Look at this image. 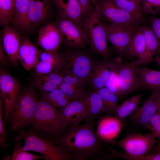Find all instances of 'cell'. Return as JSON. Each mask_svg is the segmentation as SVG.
<instances>
[{
	"label": "cell",
	"mask_w": 160,
	"mask_h": 160,
	"mask_svg": "<svg viewBox=\"0 0 160 160\" xmlns=\"http://www.w3.org/2000/svg\"><path fill=\"white\" fill-rule=\"evenodd\" d=\"M94 127V120L71 125L56 144L75 160H86L98 156L103 150Z\"/></svg>",
	"instance_id": "obj_1"
},
{
	"label": "cell",
	"mask_w": 160,
	"mask_h": 160,
	"mask_svg": "<svg viewBox=\"0 0 160 160\" xmlns=\"http://www.w3.org/2000/svg\"><path fill=\"white\" fill-rule=\"evenodd\" d=\"M70 126L58 110L41 98L29 129L56 144Z\"/></svg>",
	"instance_id": "obj_2"
},
{
	"label": "cell",
	"mask_w": 160,
	"mask_h": 160,
	"mask_svg": "<svg viewBox=\"0 0 160 160\" xmlns=\"http://www.w3.org/2000/svg\"><path fill=\"white\" fill-rule=\"evenodd\" d=\"M33 84L23 89L17 102L11 110L8 118L7 134H16L29 127L39 100Z\"/></svg>",
	"instance_id": "obj_3"
},
{
	"label": "cell",
	"mask_w": 160,
	"mask_h": 160,
	"mask_svg": "<svg viewBox=\"0 0 160 160\" xmlns=\"http://www.w3.org/2000/svg\"><path fill=\"white\" fill-rule=\"evenodd\" d=\"M82 27L90 50L100 55L107 61L111 58L112 50L109 46L106 33L103 22L94 9L89 15L84 17Z\"/></svg>",
	"instance_id": "obj_4"
},
{
	"label": "cell",
	"mask_w": 160,
	"mask_h": 160,
	"mask_svg": "<svg viewBox=\"0 0 160 160\" xmlns=\"http://www.w3.org/2000/svg\"><path fill=\"white\" fill-rule=\"evenodd\" d=\"M15 139H22L24 142V150L39 153L45 156L46 160L73 159L70 155L59 145L29 129L21 131Z\"/></svg>",
	"instance_id": "obj_5"
},
{
	"label": "cell",
	"mask_w": 160,
	"mask_h": 160,
	"mask_svg": "<svg viewBox=\"0 0 160 160\" xmlns=\"http://www.w3.org/2000/svg\"><path fill=\"white\" fill-rule=\"evenodd\" d=\"M110 69L117 75L119 84L120 96L124 97L138 90L137 87L138 66L134 61H123L111 58L108 61Z\"/></svg>",
	"instance_id": "obj_6"
},
{
	"label": "cell",
	"mask_w": 160,
	"mask_h": 160,
	"mask_svg": "<svg viewBox=\"0 0 160 160\" xmlns=\"http://www.w3.org/2000/svg\"><path fill=\"white\" fill-rule=\"evenodd\" d=\"M63 54L65 60L63 69L69 71L87 84L95 60L85 49L68 48Z\"/></svg>",
	"instance_id": "obj_7"
},
{
	"label": "cell",
	"mask_w": 160,
	"mask_h": 160,
	"mask_svg": "<svg viewBox=\"0 0 160 160\" xmlns=\"http://www.w3.org/2000/svg\"><path fill=\"white\" fill-rule=\"evenodd\" d=\"M107 40L111 44L113 51L122 60L126 58V51L134 34L141 25L113 24L103 22Z\"/></svg>",
	"instance_id": "obj_8"
},
{
	"label": "cell",
	"mask_w": 160,
	"mask_h": 160,
	"mask_svg": "<svg viewBox=\"0 0 160 160\" xmlns=\"http://www.w3.org/2000/svg\"><path fill=\"white\" fill-rule=\"evenodd\" d=\"M157 138L152 132L145 135L131 134L113 143L126 154L138 156L150 153L157 142Z\"/></svg>",
	"instance_id": "obj_9"
},
{
	"label": "cell",
	"mask_w": 160,
	"mask_h": 160,
	"mask_svg": "<svg viewBox=\"0 0 160 160\" xmlns=\"http://www.w3.org/2000/svg\"><path fill=\"white\" fill-rule=\"evenodd\" d=\"M94 9L100 20L113 24H141L128 13L116 5L113 0H98Z\"/></svg>",
	"instance_id": "obj_10"
},
{
	"label": "cell",
	"mask_w": 160,
	"mask_h": 160,
	"mask_svg": "<svg viewBox=\"0 0 160 160\" xmlns=\"http://www.w3.org/2000/svg\"><path fill=\"white\" fill-rule=\"evenodd\" d=\"M23 88L17 79L7 71L0 70L1 99L3 101L4 113L3 119L6 128L9 113L22 91Z\"/></svg>",
	"instance_id": "obj_11"
},
{
	"label": "cell",
	"mask_w": 160,
	"mask_h": 160,
	"mask_svg": "<svg viewBox=\"0 0 160 160\" xmlns=\"http://www.w3.org/2000/svg\"><path fill=\"white\" fill-rule=\"evenodd\" d=\"M55 23L68 48L85 49L87 44L82 28L71 20L60 18Z\"/></svg>",
	"instance_id": "obj_12"
},
{
	"label": "cell",
	"mask_w": 160,
	"mask_h": 160,
	"mask_svg": "<svg viewBox=\"0 0 160 160\" xmlns=\"http://www.w3.org/2000/svg\"><path fill=\"white\" fill-rule=\"evenodd\" d=\"M151 92L142 106L137 108L129 116V121L135 126L148 129L150 119L157 111V100L160 90Z\"/></svg>",
	"instance_id": "obj_13"
},
{
	"label": "cell",
	"mask_w": 160,
	"mask_h": 160,
	"mask_svg": "<svg viewBox=\"0 0 160 160\" xmlns=\"http://www.w3.org/2000/svg\"><path fill=\"white\" fill-rule=\"evenodd\" d=\"M63 54L57 52L41 51L34 68L35 76L61 71L65 66Z\"/></svg>",
	"instance_id": "obj_14"
},
{
	"label": "cell",
	"mask_w": 160,
	"mask_h": 160,
	"mask_svg": "<svg viewBox=\"0 0 160 160\" xmlns=\"http://www.w3.org/2000/svg\"><path fill=\"white\" fill-rule=\"evenodd\" d=\"M0 33L3 47L9 61L12 65L17 66L22 37L20 31L8 25L3 27Z\"/></svg>",
	"instance_id": "obj_15"
},
{
	"label": "cell",
	"mask_w": 160,
	"mask_h": 160,
	"mask_svg": "<svg viewBox=\"0 0 160 160\" xmlns=\"http://www.w3.org/2000/svg\"><path fill=\"white\" fill-rule=\"evenodd\" d=\"M62 43V35L55 23H48L39 29L37 44L44 50L57 52Z\"/></svg>",
	"instance_id": "obj_16"
},
{
	"label": "cell",
	"mask_w": 160,
	"mask_h": 160,
	"mask_svg": "<svg viewBox=\"0 0 160 160\" xmlns=\"http://www.w3.org/2000/svg\"><path fill=\"white\" fill-rule=\"evenodd\" d=\"M123 127L121 120L116 116H106L99 121L96 132L101 141L113 142Z\"/></svg>",
	"instance_id": "obj_17"
},
{
	"label": "cell",
	"mask_w": 160,
	"mask_h": 160,
	"mask_svg": "<svg viewBox=\"0 0 160 160\" xmlns=\"http://www.w3.org/2000/svg\"><path fill=\"white\" fill-rule=\"evenodd\" d=\"M41 51L27 37L22 36L18 53V60L24 68L34 69Z\"/></svg>",
	"instance_id": "obj_18"
},
{
	"label": "cell",
	"mask_w": 160,
	"mask_h": 160,
	"mask_svg": "<svg viewBox=\"0 0 160 160\" xmlns=\"http://www.w3.org/2000/svg\"><path fill=\"white\" fill-rule=\"evenodd\" d=\"M52 0L60 18L71 20L82 28L84 16L81 6L77 0Z\"/></svg>",
	"instance_id": "obj_19"
},
{
	"label": "cell",
	"mask_w": 160,
	"mask_h": 160,
	"mask_svg": "<svg viewBox=\"0 0 160 160\" xmlns=\"http://www.w3.org/2000/svg\"><path fill=\"white\" fill-rule=\"evenodd\" d=\"M51 6L50 0H30L28 16L31 28L39 26L47 20Z\"/></svg>",
	"instance_id": "obj_20"
},
{
	"label": "cell",
	"mask_w": 160,
	"mask_h": 160,
	"mask_svg": "<svg viewBox=\"0 0 160 160\" xmlns=\"http://www.w3.org/2000/svg\"><path fill=\"white\" fill-rule=\"evenodd\" d=\"M71 126L79 124L86 120L88 113L82 98L70 101L63 108L58 110Z\"/></svg>",
	"instance_id": "obj_21"
},
{
	"label": "cell",
	"mask_w": 160,
	"mask_h": 160,
	"mask_svg": "<svg viewBox=\"0 0 160 160\" xmlns=\"http://www.w3.org/2000/svg\"><path fill=\"white\" fill-rule=\"evenodd\" d=\"M137 87L138 90H160V71L138 66Z\"/></svg>",
	"instance_id": "obj_22"
},
{
	"label": "cell",
	"mask_w": 160,
	"mask_h": 160,
	"mask_svg": "<svg viewBox=\"0 0 160 160\" xmlns=\"http://www.w3.org/2000/svg\"><path fill=\"white\" fill-rule=\"evenodd\" d=\"M30 0H15V8L11 23L20 31L26 33L31 29L28 14Z\"/></svg>",
	"instance_id": "obj_23"
},
{
	"label": "cell",
	"mask_w": 160,
	"mask_h": 160,
	"mask_svg": "<svg viewBox=\"0 0 160 160\" xmlns=\"http://www.w3.org/2000/svg\"><path fill=\"white\" fill-rule=\"evenodd\" d=\"M143 25L145 41V50L142 56L134 62L137 66H147L154 61L153 56L158 50V43L151 27L145 24Z\"/></svg>",
	"instance_id": "obj_24"
},
{
	"label": "cell",
	"mask_w": 160,
	"mask_h": 160,
	"mask_svg": "<svg viewBox=\"0 0 160 160\" xmlns=\"http://www.w3.org/2000/svg\"><path fill=\"white\" fill-rule=\"evenodd\" d=\"M110 70L108 62L95 60L88 79V84L92 89L97 90L105 87L109 77Z\"/></svg>",
	"instance_id": "obj_25"
},
{
	"label": "cell",
	"mask_w": 160,
	"mask_h": 160,
	"mask_svg": "<svg viewBox=\"0 0 160 160\" xmlns=\"http://www.w3.org/2000/svg\"><path fill=\"white\" fill-rule=\"evenodd\" d=\"M63 75L62 71L35 76L33 84L41 93L51 91L58 87L63 82Z\"/></svg>",
	"instance_id": "obj_26"
},
{
	"label": "cell",
	"mask_w": 160,
	"mask_h": 160,
	"mask_svg": "<svg viewBox=\"0 0 160 160\" xmlns=\"http://www.w3.org/2000/svg\"><path fill=\"white\" fill-rule=\"evenodd\" d=\"M82 98L88 113L86 120H94L104 112L103 101L97 90L87 91Z\"/></svg>",
	"instance_id": "obj_27"
},
{
	"label": "cell",
	"mask_w": 160,
	"mask_h": 160,
	"mask_svg": "<svg viewBox=\"0 0 160 160\" xmlns=\"http://www.w3.org/2000/svg\"><path fill=\"white\" fill-rule=\"evenodd\" d=\"M145 47L143 24L138 28L133 36L126 51V58H140L144 52Z\"/></svg>",
	"instance_id": "obj_28"
},
{
	"label": "cell",
	"mask_w": 160,
	"mask_h": 160,
	"mask_svg": "<svg viewBox=\"0 0 160 160\" xmlns=\"http://www.w3.org/2000/svg\"><path fill=\"white\" fill-rule=\"evenodd\" d=\"M142 93L134 95L119 105L114 112L115 116L121 120L130 116L142 103Z\"/></svg>",
	"instance_id": "obj_29"
},
{
	"label": "cell",
	"mask_w": 160,
	"mask_h": 160,
	"mask_svg": "<svg viewBox=\"0 0 160 160\" xmlns=\"http://www.w3.org/2000/svg\"><path fill=\"white\" fill-rule=\"evenodd\" d=\"M118 6L126 11L141 24L147 21L140 2L129 0H113Z\"/></svg>",
	"instance_id": "obj_30"
},
{
	"label": "cell",
	"mask_w": 160,
	"mask_h": 160,
	"mask_svg": "<svg viewBox=\"0 0 160 160\" xmlns=\"http://www.w3.org/2000/svg\"><path fill=\"white\" fill-rule=\"evenodd\" d=\"M41 98L58 110L64 108L70 102L63 92L59 88L42 93Z\"/></svg>",
	"instance_id": "obj_31"
},
{
	"label": "cell",
	"mask_w": 160,
	"mask_h": 160,
	"mask_svg": "<svg viewBox=\"0 0 160 160\" xmlns=\"http://www.w3.org/2000/svg\"><path fill=\"white\" fill-rule=\"evenodd\" d=\"M103 104L104 112L113 113L119 105L118 97L104 87L97 90Z\"/></svg>",
	"instance_id": "obj_32"
},
{
	"label": "cell",
	"mask_w": 160,
	"mask_h": 160,
	"mask_svg": "<svg viewBox=\"0 0 160 160\" xmlns=\"http://www.w3.org/2000/svg\"><path fill=\"white\" fill-rule=\"evenodd\" d=\"M23 140L22 139H15L14 147L11 160H46L43 155L34 154L24 150L22 146Z\"/></svg>",
	"instance_id": "obj_33"
},
{
	"label": "cell",
	"mask_w": 160,
	"mask_h": 160,
	"mask_svg": "<svg viewBox=\"0 0 160 160\" xmlns=\"http://www.w3.org/2000/svg\"><path fill=\"white\" fill-rule=\"evenodd\" d=\"M15 0H0V24L3 27L9 25L12 19Z\"/></svg>",
	"instance_id": "obj_34"
},
{
	"label": "cell",
	"mask_w": 160,
	"mask_h": 160,
	"mask_svg": "<svg viewBox=\"0 0 160 160\" xmlns=\"http://www.w3.org/2000/svg\"><path fill=\"white\" fill-rule=\"evenodd\" d=\"M58 88L63 92L70 101L77 99L82 98L87 91L76 88L63 81Z\"/></svg>",
	"instance_id": "obj_35"
},
{
	"label": "cell",
	"mask_w": 160,
	"mask_h": 160,
	"mask_svg": "<svg viewBox=\"0 0 160 160\" xmlns=\"http://www.w3.org/2000/svg\"><path fill=\"white\" fill-rule=\"evenodd\" d=\"M62 72L63 75V81L76 88L86 91L87 84L85 82L66 70L63 69Z\"/></svg>",
	"instance_id": "obj_36"
},
{
	"label": "cell",
	"mask_w": 160,
	"mask_h": 160,
	"mask_svg": "<svg viewBox=\"0 0 160 160\" xmlns=\"http://www.w3.org/2000/svg\"><path fill=\"white\" fill-rule=\"evenodd\" d=\"M140 3L145 16L156 14L160 9V0H140Z\"/></svg>",
	"instance_id": "obj_37"
},
{
	"label": "cell",
	"mask_w": 160,
	"mask_h": 160,
	"mask_svg": "<svg viewBox=\"0 0 160 160\" xmlns=\"http://www.w3.org/2000/svg\"><path fill=\"white\" fill-rule=\"evenodd\" d=\"M110 70L109 76L104 87L111 92L120 97L119 84L118 76L113 71Z\"/></svg>",
	"instance_id": "obj_38"
},
{
	"label": "cell",
	"mask_w": 160,
	"mask_h": 160,
	"mask_svg": "<svg viewBox=\"0 0 160 160\" xmlns=\"http://www.w3.org/2000/svg\"><path fill=\"white\" fill-rule=\"evenodd\" d=\"M3 101L0 100V148L1 149H5L10 146V144L6 141L7 140V132L4 126L3 119Z\"/></svg>",
	"instance_id": "obj_39"
},
{
	"label": "cell",
	"mask_w": 160,
	"mask_h": 160,
	"mask_svg": "<svg viewBox=\"0 0 160 160\" xmlns=\"http://www.w3.org/2000/svg\"><path fill=\"white\" fill-rule=\"evenodd\" d=\"M148 129L157 138H160V112L157 111L149 122Z\"/></svg>",
	"instance_id": "obj_40"
},
{
	"label": "cell",
	"mask_w": 160,
	"mask_h": 160,
	"mask_svg": "<svg viewBox=\"0 0 160 160\" xmlns=\"http://www.w3.org/2000/svg\"><path fill=\"white\" fill-rule=\"evenodd\" d=\"M148 19L151 25V29L158 40V50L160 49V18L153 15H148Z\"/></svg>",
	"instance_id": "obj_41"
},
{
	"label": "cell",
	"mask_w": 160,
	"mask_h": 160,
	"mask_svg": "<svg viewBox=\"0 0 160 160\" xmlns=\"http://www.w3.org/2000/svg\"><path fill=\"white\" fill-rule=\"evenodd\" d=\"M81 8L84 16H86L91 13L93 11L91 3L89 0H77Z\"/></svg>",
	"instance_id": "obj_42"
},
{
	"label": "cell",
	"mask_w": 160,
	"mask_h": 160,
	"mask_svg": "<svg viewBox=\"0 0 160 160\" xmlns=\"http://www.w3.org/2000/svg\"><path fill=\"white\" fill-rule=\"evenodd\" d=\"M0 40V63L1 64H4L6 63L7 62V60H8V59L3 47L1 36Z\"/></svg>",
	"instance_id": "obj_43"
},
{
	"label": "cell",
	"mask_w": 160,
	"mask_h": 160,
	"mask_svg": "<svg viewBox=\"0 0 160 160\" xmlns=\"http://www.w3.org/2000/svg\"><path fill=\"white\" fill-rule=\"evenodd\" d=\"M158 142L156 145L151 151L150 154L160 153V138Z\"/></svg>",
	"instance_id": "obj_44"
},
{
	"label": "cell",
	"mask_w": 160,
	"mask_h": 160,
	"mask_svg": "<svg viewBox=\"0 0 160 160\" xmlns=\"http://www.w3.org/2000/svg\"><path fill=\"white\" fill-rule=\"evenodd\" d=\"M156 54V56L154 57V61L160 68V49L157 50Z\"/></svg>",
	"instance_id": "obj_45"
},
{
	"label": "cell",
	"mask_w": 160,
	"mask_h": 160,
	"mask_svg": "<svg viewBox=\"0 0 160 160\" xmlns=\"http://www.w3.org/2000/svg\"><path fill=\"white\" fill-rule=\"evenodd\" d=\"M157 111L160 112V93L157 100Z\"/></svg>",
	"instance_id": "obj_46"
},
{
	"label": "cell",
	"mask_w": 160,
	"mask_h": 160,
	"mask_svg": "<svg viewBox=\"0 0 160 160\" xmlns=\"http://www.w3.org/2000/svg\"><path fill=\"white\" fill-rule=\"evenodd\" d=\"M12 158V155L10 156L8 154H5L2 159V160H11Z\"/></svg>",
	"instance_id": "obj_47"
},
{
	"label": "cell",
	"mask_w": 160,
	"mask_h": 160,
	"mask_svg": "<svg viewBox=\"0 0 160 160\" xmlns=\"http://www.w3.org/2000/svg\"><path fill=\"white\" fill-rule=\"evenodd\" d=\"M90 2L93 4L95 5L96 3L98 0H89Z\"/></svg>",
	"instance_id": "obj_48"
},
{
	"label": "cell",
	"mask_w": 160,
	"mask_h": 160,
	"mask_svg": "<svg viewBox=\"0 0 160 160\" xmlns=\"http://www.w3.org/2000/svg\"><path fill=\"white\" fill-rule=\"evenodd\" d=\"M131 0V1H136V2H140V0Z\"/></svg>",
	"instance_id": "obj_49"
},
{
	"label": "cell",
	"mask_w": 160,
	"mask_h": 160,
	"mask_svg": "<svg viewBox=\"0 0 160 160\" xmlns=\"http://www.w3.org/2000/svg\"><path fill=\"white\" fill-rule=\"evenodd\" d=\"M157 14H160V9L157 12Z\"/></svg>",
	"instance_id": "obj_50"
}]
</instances>
